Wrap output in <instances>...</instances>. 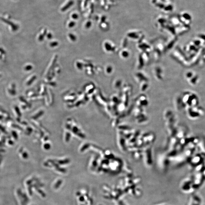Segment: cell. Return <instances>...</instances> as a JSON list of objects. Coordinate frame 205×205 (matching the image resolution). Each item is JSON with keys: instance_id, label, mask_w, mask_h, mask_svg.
Masks as SVG:
<instances>
[{"instance_id": "obj_1", "label": "cell", "mask_w": 205, "mask_h": 205, "mask_svg": "<svg viewBox=\"0 0 205 205\" xmlns=\"http://www.w3.org/2000/svg\"><path fill=\"white\" fill-rule=\"evenodd\" d=\"M120 184L119 188L125 194L136 197L141 195L140 181L138 179L128 177L122 179Z\"/></svg>"}, {"instance_id": "obj_2", "label": "cell", "mask_w": 205, "mask_h": 205, "mask_svg": "<svg viewBox=\"0 0 205 205\" xmlns=\"http://www.w3.org/2000/svg\"><path fill=\"white\" fill-rule=\"evenodd\" d=\"M180 189L185 193H192L195 190L193 188V179L189 178L182 181L180 184Z\"/></svg>"}, {"instance_id": "obj_3", "label": "cell", "mask_w": 205, "mask_h": 205, "mask_svg": "<svg viewBox=\"0 0 205 205\" xmlns=\"http://www.w3.org/2000/svg\"><path fill=\"white\" fill-rule=\"evenodd\" d=\"M201 200L198 195L195 194L190 197L187 205H200Z\"/></svg>"}, {"instance_id": "obj_4", "label": "cell", "mask_w": 205, "mask_h": 205, "mask_svg": "<svg viewBox=\"0 0 205 205\" xmlns=\"http://www.w3.org/2000/svg\"><path fill=\"white\" fill-rule=\"evenodd\" d=\"M155 205H169L167 204H166V203H160V204H158Z\"/></svg>"}]
</instances>
